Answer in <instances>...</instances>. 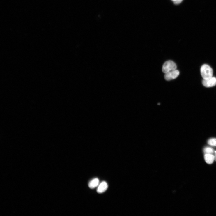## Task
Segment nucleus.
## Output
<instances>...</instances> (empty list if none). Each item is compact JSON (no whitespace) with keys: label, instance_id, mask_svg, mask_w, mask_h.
<instances>
[{"label":"nucleus","instance_id":"8","mask_svg":"<svg viewBox=\"0 0 216 216\" xmlns=\"http://www.w3.org/2000/svg\"><path fill=\"white\" fill-rule=\"evenodd\" d=\"M204 152L205 154H213L214 151L212 148L210 147H206L204 149Z\"/></svg>","mask_w":216,"mask_h":216},{"label":"nucleus","instance_id":"6","mask_svg":"<svg viewBox=\"0 0 216 216\" xmlns=\"http://www.w3.org/2000/svg\"><path fill=\"white\" fill-rule=\"evenodd\" d=\"M204 157L206 162L209 164H212L215 160V156L212 154H205Z\"/></svg>","mask_w":216,"mask_h":216},{"label":"nucleus","instance_id":"5","mask_svg":"<svg viewBox=\"0 0 216 216\" xmlns=\"http://www.w3.org/2000/svg\"><path fill=\"white\" fill-rule=\"evenodd\" d=\"M108 188V185L105 181L102 182L98 186L97 192L99 193H102L106 190Z\"/></svg>","mask_w":216,"mask_h":216},{"label":"nucleus","instance_id":"10","mask_svg":"<svg viewBox=\"0 0 216 216\" xmlns=\"http://www.w3.org/2000/svg\"><path fill=\"white\" fill-rule=\"evenodd\" d=\"M183 0H177L176 1L174 2L175 4H179L181 3L183 1Z\"/></svg>","mask_w":216,"mask_h":216},{"label":"nucleus","instance_id":"2","mask_svg":"<svg viewBox=\"0 0 216 216\" xmlns=\"http://www.w3.org/2000/svg\"><path fill=\"white\" fill-rule=\"evenodd\" d=\"M177 66L173 61H166L163 64L162 67V71L166 74L169 72L176 70Z\"/></svg>","mask_w":216,"mask_h":216},{"label":"nucleus","instance_id":"12","mask_svg":"<svg viewBox=\"0 0 216 216\" xmlns=\"http://www.w3.org/2000/svg\"><path fill=\"white\" fill-rule=\"evenodd\" d=\"M171 1H173L174 2L176 1H177V0H171Z\"/></svg>","mask_w":216,"mask_h":216},{"label":"nucleus","instance_id":"1","mask_svg":"<svg viewBox=\"0 0 216 216\" xmlns=\"http://www.w3.org/2000/svg\"><path fill=\"white\" fill-rule=\"evenodd\" d=\"M213 70L212 68L207 64H204L201 67V73L203 80H207L213 77Z\"/></svg>","mask_w":216,"mask_h":216},{"label":"nucleus","instance_id":"11","mask_svg":"<svg viewBox=\"0 0 216 216\" xmlns=\"http://www.w3.org/2000/svg\"><path fill=\"white\" fill-rule=\"evenodd\" d=\"M215 160L216 161V151L215 152Z\"/></svg>","mask_w":216,"mask_h":216},{"label":"nucleus","instance_id":"7","mask_svg":"<svg viewBox=\"0 0 216 216\" xmlns=\"http://www.w3.org/2000/svg\"><path fill=\"white\" fill-rule=\"evenodd\" d=\"M99 179L98 178H95L89 182L88 185L90 188L93 189L97 187L99 185Z\"/></svg>","mask_w":216,"mask_h":216},{"label":"nucleus","instance_id":"3","mask_svg":"<svg viewBox=\"0 0 216 216\" xmlns=\"http://www.w3.org/2000/svg\"><path fill=\"white\" fill-rule=\"evenodd\" d=\"M180 72L178 70L172 71L165 74L164 75L165 79L167 81H170L176 79L179 75Z\"/></svg>","mask_w":216,"mask_h":216},{"label":"nucleus","instance_id":"4","mask_svg":"<svg viewBox=\"0 0 216 216\" xmlns=\"http://www.w3.org/2000/svg\"><path fill=\"white\" fill-rule=\"evenodd\" d=\"M203 85L206 87L214 86L216 85V78L213 77L207 80H203L202 82Z\"/></svg>","mask_w":216,"mask_h":216},{"label":"nucleus","instance_id":"9","mask_svg":"<svg viewBox=\"0 0 216 216\" xmlns=\"http://www.w3.org/2000/svg\"><path fill=\"white\" fill-rule=\"evenodd\" d=\"M208 144L212 146H216V139L212 138L208 141Z\"/></svg>","mask_w":216,"mask_h":216}]
</instances>
